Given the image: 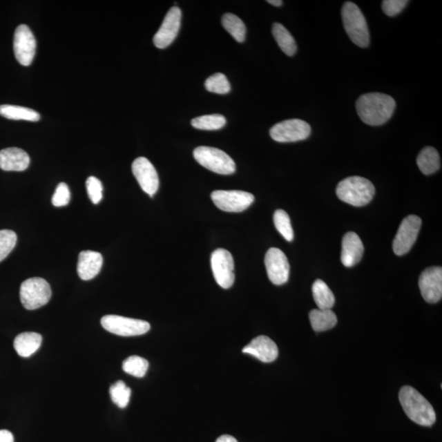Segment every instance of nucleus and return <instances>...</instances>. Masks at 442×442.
Returning a JSON list of instances; mask_svg holds the SVG:
<instances>
[{
    "label": "nucleus",
    "instance_id": "obj_18",
    "mask_svg": "<svg viewBox=\"0 0 442 442\" xmlns=\"http://www.w3.org/2000/svg\"><path fill=\"white\" fill-rule=\"evenodd\" d=\"M364 244L356 233L345 234L342 242L341 260L344 267H352L359 263L364 254Z\"/></svg>",
    "mask_w": 442,
    "mask_h": 442
},
{
    "label": "nucleus",
    "instance_id": "obj_21",
    "mask_svg": "<svg viewBox=\"0 0 442 442\" xmlns=\"http://www.w3.org/2000/svg\"><path fill=\"white\" fill-rule=\"evenodd\" d=\"M42 343V336L37 333H22L15 340V349L21 357L28 358L39 350Z\"/></svg>",
    "mask_w": 442,
    "mask_h": 442
},
{
    "label": "nucleus",
    "instance_id": "obj_4",
    "mask_svg": "<svg viewBox=\"0 0 442 442\" xmlns=\"http://www.w3.org/2000/svg\"><path fill=\"white\" fill-rule=\"evenodd\" d=\"M344 28L352 41L361 48L369 46L370 35L363 12L352 2L344 3L342 10Z\"/></svg>",
    "mask_w": 442,
    "mask_h": 442
},
{
    "label": "nucleus",
    "instance_id": "obj_33",
    "mask_svg": "<svg viewBox=\"0 0 442 442\" xmlns=\"http://www.w3.org/2000/svg\"><path fill=\"white\" fill-rule=\"evenodd\" d=\"M17 234L10 229L0 231V262L10 254L17 243Z\"/></svg>",
    "mask_w": 442,
    "mask_h": 442
},
{
    "label": "nucleus",
    "instance_id": "obj_26",
    "mask_svg": "<svg viewBox=\"0 0 442 442\" xmlns=\"http://www.w3.org/2000/svg\"><path fill=\"white\" fill-rule=\"evenodd\" d=\"M314 300L320 309H331L335 304V297L329 286L321 280H317L312 286Z\"/></svg>",
    "mask_w": 442,
    "mask_h": 442
},
{
    "label": "nucleus",
    "instance_id": "obj_2",
    "mask_svg": "<svg viewBox=\"0 0 442 442\" xmlns=\"http://www.w3.org/2000/svg\"><path fill=\"white\" fill-rule=\"evenodd\" d=\"M399 400L406 415L415 423L426 427L435 423L436 416L432 405L412 387H402Z\"/></svg>",
    "mask_w": 442,
    "mask_h": 442
},
{
    "label": "nucleus",
    "instance_id": "obj_20",
    "mask_svg": "<svg viewBox=\"0 0 442 442\" xmlns=\"http://www.w3.org/2000/svg\"><path fill=\"white\" fill-rule=\"evenodd\" d=\"M30 165V157L24 150L8 148L0 151V169L6 171H23Z\"/></svg>",
    "mask_w": 442,
    "mask_h": 442
},
{
    "label": "nucleus",
    "instance_id": "obj_3",
    "mask_svg": "<svg viewBox=\"0 0 442 442\" xmlns=\"http://www.w3.org/2000/svg\"><path fill=\"white\" fill-rule=\"evenodd\" d=\"M336 193L340 200L354 206H364L372 201L374 184L361 176H352L338 184Z\"/></svg>",
    "mask_w": 442,
    "mask_h": 442
},
{
    "label": "nucleus",
    "instance_id": "obj_35",
    "mask_svg": "<svg viewBox=\"0 0 442 442\" xmlns=\"http://www.w3.org/2000/svg\"><path fill=\"white\" fill-rule=\"evenodd\" d=\"M70 199V190L65 183L57 185L54 196L52 198V205L57 207L68 205Z\"/></svg>",
    "mask_w": 442,
    "mask_h": 442
},
{
    "label": "nucleus",
    "instance_id": "obj_11",
    "mask_svg": "<svg viewBox=\"0 0 442 442\" xmlns=\"http://www.w3.org/2000/svg\"><path fill=\"white\" fill-rule=\"evenodd\" d=\"M211 265L216 282L224 289L231 287L236 280L231 253L225 249H216L211 254Z\"/></svg>",
    "mask_w": 442,
    "mask_h": 442
},
{
    "label": "nucleus",
    "instance_id": "obj_8",
    "mask_svg": "<svg viewBox=\"0 0 442 442\" xmlns=\"http://www.w3.org/2000/svg\"><path fill=\"white\" fill-rule=\"evenodd\" d=\"M311 128L307 122L299 119H291L277 123L273 126L269 135L278 143L298 142L307 140L311 135Z\"/></svg>",
    "mask_w": 442,
    "mask_h": 442
},
{
    "label": "nucleus",
    "instance_id": "obj_23",
    "mask_svg": "<svg viewBox=\"0 0 442 442\" xmlns=\"http://www.w3.org/2000/svg\"><path fill=\"white\" fill-rule=\"evenodd\" d=\"M417 165L424 175L434 174L440 169L441 159L439 152L432 147L424 148L417 157Z\"/></svg>",
    "mask_w": 442,
    "mask_h": 442
},
{
    "label": "nucleus",
    "instance_id": "obj_29",
    "mask_svg": "<svg viewBox=\"0 0 442 442\" xmlns=\"http://www.w3.org/2000/svg\"><path fill=\"white\" fill-rule=\"evenodd\" d=\"M148 362L144 358L137 356H130L123 362L122 369L128 374L136 378H144L148 369Z\"/></svg>",
    "mask_w": 442,
    "mask_h": 442
},
{
    "label": "nucleus",
    "instance_id": "obj_6",
    "mask_svg": "<svg viewBox=\"0 0 442 442\" xmlns=\"http://www.w3.org/2000/svg\"><path fill=\"white\" fill-rule=\"evenodd\" d=\"M52 291L48 282L41 278H30L22 282L20 287L21 304L26 309L33 311L50 302Z\"/></svg>",
    "mask_w": 442,
    "mask_h": 442
},
{
    "label": "nucleus",
    "instance_id": "obj_31",
    "mask_svg": "<svg viewBox=\"0 0 442 442\" xmlns=\"http://www.w3.org/2000/svg\"><path fill=\"white\" fill-rule=\"evenodd\" d=\"M110 396L118 407L126 408L129 404L131 390L123 381H118L110 387Z\"/></svg>",
    "mask_w": 442,
    "mask_h": 442
},
{
    "label": "nucleus",
    "instance_id": "obj_37",
    "mask_svg": "<svg viewBox=\"0 0 442 442\" xmlns=\"http://www.w3.org/2000/svg\"><path fill=\"white\" fill-rule=\"evenodd\" d=\"M0 442H15V437L10 431L0 430Z\"/></svg>",
    "mask_w": 442,
    "mask_h": 442
},
{
    "label": "nucleus",
    "instance_id": "obj_22",
    "mask_svg": "<svg viewBox=\"0 0 442 442\" xmlns=\"http://www.w3.org/2000/svg\"><path fill=\"white\" fill-rule=\"evenodd\" d=\"M309 317L312 329L318 333L334 328L338 323L337 316L332 309H312Z\"/></svg>",
    "mask_w": 442,
    "mask_h": 442
},
{
    "label": "nucleus",
    "instance_id": "obj_14",
    "mask_svg": "<svg viewBox=\"0 0 442 442\" xmlns=\"http://www.w3.org/2000/svg\"><path fill=\"white\" fill-rule=\"evenodd\" d=\"M419 286L427 302H440L442 298V268L432 267L426 269L419 277Z\"/></svg>",
    "mask_w": 442,
    "mask_h": 442
},
{
    "label": "nucleus",
    "instance_id": "obj_38",
    "mask_svg": "<svg viewBox=\"0 0 442 442\" xmlns=\"http://www.w3.org/2000/svg\"><path fill=\"white\" fill-rule=\"evenodd\" d=\"M215 442H238V441L232 436L223 435L220 436Z\"/></svg>",
    "mask_w": 442,
    "mask_h": 442
},
{
    "label": "nucleus",
    "instance_id": "obj_17",
    "mask_svg": "<svg viewBox=\"0 0 442 442\" xmlns=\"http://www.w3.org/2000/svg\"><path fill=\"white\" fill-rule=\"evenodd\" d=\"M242 352L253 356L264 363L275 361L278 356L277 345L267 336H259L242 349Z\"/></svg>",
    "mask_w": 442,
    "mask_h": 442
},
{
    "label": "nucleus",
    "instance_id": "obj_27",
    "mask_svg": "<svg viewBox=\"0 0 442 442\" xmlns=\"http://www.w3.org/2000/svg\"><path fill=\"white\" fill-rule=\"evenodd\" d=\"M222 25L238 43L245 41L247 29L240 17L232 13H225L222 17Z\"/></svg>",
    "mask_w": 442,
    "mask_h": 442
},
{
    "label": "nucleus",
    "instance_id": "obj_34",
    "mask_svg": "<svg viewBox=\"0 0 442 442\" xmlns=\"http://www.w3.org/2000/svg\"><path fill=\"white\" fill-rule=\"evenodd\" d=\"M86 189L88 198L94 204H98L103 199V184L95 176L88 177L86 180Z\"/></svg>",
    "mask_w": 442,
    "mask_h": 442
},
{
    "label": "nucleus",
    "instance_id": "obj_15",
    "mask_svg": "<svg viewBox=\"0 0 442 442\" xmlns=\"http://www.w3.org/2000/svg\"><path fill=\"white\" fill-rule=\"evenodd\" d=\"M181 17H182V13L178 7H172L168 11L161 28L154 35L155 46L158 48H165L175 41L180 28Z\"/></svg>",
    "mask_w": 442,
    "mask_h": 442
},
{
    "label": "nucleus",
    "instance_id": "obj_19",
    "mask_svg": "<svg viewBox=\"0 0 442 442\" xmlns=\"http://www.w3.org/2000/svg\"><path fill=\"white\" fill-rule=\"evenodd\" d=\"M104 258L94 251H83L79 255L77 273L82 280H90L99 275L103 267Z\"/></svg>",
    "mask_w": 442,
    "mask_h": 442
},
{
    "label": "nucleus",
    "instance_id": "obj_7",
    "mask_svg": "<svg viewBox=\"0 0 442 442\" xmlns=\"http://www.w3.org/2000/svg\"><path fill=\"white\" fill-rule=\"evenodd\" d=\"M101 325L109 333L122 337L143 335L151 328L147 321L114 315L102 318Z\"/></svg>",
    "mask_w": 442,
    "mask_h": 442
},
{
    "label": "nucleus",
    "instance_id": "obj_24",
    "mask_svg": "<svg viewBox=\"0 0 442 442\" xmlns=\"http://www.w3.org/2000/svg\"><path fill=\"white\" fill-rule=\"evenodd\" d=\"M0 116L15 121L38 122L41 119L35 110L8 104L0 106Z\"/></svg>",
    "mask_w": 442,
    "mask_h": 442
},
{
    "label": "nucleus",
    "instance_id": "obj_1",
    "mask_svg": "<svg viewBox=\"0 0 442 442\" xmlns=\"http://www.w3.org/2000/svg\"><path fill=\"white\" fill-rule=\"evenodd\" d=\"M357 113L369 126H381L392 117L396 102L391 96L380 93L363 95L356 101Z\"/></svg>",
    "mask_w": 442,
    "mask_h": 442
},
{
    "label": "nucleus",
    "instance_id": "obj_9",
    "mask_svg": "<svg viewBox=\"0 0 442 442\" xmlns=\"http://www.w3.org/2000/svg\"><path fill=\"white\" fill-rule=\"evenodd\" d=\"M211 200L221 211L242 212L253 204V194L240 190H216L211 194Z\"/></svg>",
    "mask_w": 442,
    "mask_h": 442
},
{
    "label": "nucleus",
    "instance_id": "obj_30",
    "mask_svg": "<svg viewBox=\"0 0 442 442\" xmlns=\"http://www.w3.org/2000/svg\"><path fill=\"white\" fill-rule=\"evenodd\" d=\"M273 223L278 233L285 238L287 241L294 240V233L291 227L289 215L284 210H277L273 215Z\"/></svg>",
    "mask_w": 442,
    "mask_h": 442
},
{
    "label": "nucleus",
    "instance_id": "obj_25",
    "mask_svg": "<svg viewBox=\"0 0 442 442\" xmlns=\"http://www.w3.org/2000/svg\"><path fill=\"white\" fill-rule=\"evenodd\" d=\"M272 34L278 46L287 56H294L297 52V44L293 35L280 23L273 25Z\"/></svg>",
    "mask_w": 442,
    "mask_h": 442
},
{
    "label": "nucleus",
    "instance_id": "obj_12",
    "mask_svg": "<svg viewBox=\"0 0 442 442\" xmlns=\"http://www.w3.org/2000/svg\"><path fill=\"white\" fill-rule=\"evenodd\" d=\"M37 50V41L34 35L28 26L22 24L17 26L13 41V50L16 59L23 66L32 64Z\"/></svg>",
    "mask_w": 442,
    "mask_h": 442
},
{
    "label": "nucleus",
    "instance_id": "obj_32",
    "mask_svg": "<svg viewBox=\"0 0 442 442\" xmlns=\"http://www.w3.org/2000/svg\"><path fill=\"white\" fill-rule=\"evenodd\" d=\"M207 91L218 95H227L231 90V84L224 74L212 75L205 82Z\"/></svg>",
    "mask_w": 442,
    "mask_h": 442
},
{
    "label": "nucleus",
    "instance_id": "obj_13",
    "mask_svg": "<svg viewBox=\"0 0 442 442\" xmlns=\"http://www.w3.org/2000/svg\"><path fill=\"white\" fill-rule=\"evenodd\" d=\"M267 275L273 285L286 284L289 278L290 265L287 256L280 249L272 247L269 249L265 258Z\"/></svg>",
    "mask_w": 442,
    "mask_h": 442
},
{
    "label": "nucleus",
    "instance_id": "obj_36",
    "mask_svg": "<svg viewBox=\"0 0 442 442\" xmlns=\"http://www.w3.org/2000/svg\"><path fill=\"white\" fill-rule=\"evenodd\" d=\"M408 3L406 0H385L382 3L383 11L389 17H394L403 11Z\"/></svg>",
    "mask_w": 442,
    "mask_h": 442
},
{
    "label": "nucleus",
    "instance_id": "obj_16",
    "mask_svg": "<svg viewBox=\"0 0 442 442\" xmlns=\"http://www.w3.org/2000/svg\"><path fill=\"white\" fill-rule=\"evenodd\" d=\"M132 172L141 189L153 198L159 188V177L152 163L145 157L137 158L133 162Z\"/></svg>",
    "mask_w": 442,
    "mask_h": 442
},
{
    "label": "nucleus",
    "instance_id": "obj_28",
    "mask_svg": "<svg viewBox=\"0 0 442 442\" xmlns=\"http://www.w3.org/2000/svg\"><path fill=\"white\" fill-rule=\"evenodd\" d=\"M191 125L198 130L216 131L227 125V118L220 114L205 115L193 119Z\"/></svg>",
    "mask_w": 442,
    "mask_h": 442
},
{
    "label": "nucleus",
    "instance_id": "obj_10",
    "mask_svg": "<svg viewBox=\"0 0 442 442\" xmlns=\"http://www.w3.org/2000/svg\"><path fill=\"white\" fill-rule=\"evenodd\" d=\"M422 220L417 215H410L402 221L393 241V251L397 256L408 253L416 242Z\"/></svg>",
    "mask_w": 442,
    "mask_h": 442
},
{
    "label": "nucleus",
    "instance_id": "obj_5",
    "mask_svg": "<svg viewBox=\"0 0 442 442\" xmlns=\"http://www.w3.org/2000/svg\"><path fill=\"white\" fill-rule=\"evenodd\" d=\"M193 157L206 169L219 175H232L236 171V162L222 150L211 147H198Z\"/></svg>",
    "mask_w": 442,
    "mask_h": 442
},
{
    "label": "nucleus",
    "instance_id": "obj_39",
    "mask_svg": "<svg viewBox=\"0 0 442 442\" xmlns=\"http://www.w3.org/2000/svg\"><path fill=\"white\" fill-rule=\"evenodd\" d=\"M267 2L276 7H280L282 4V1H281V0H268Z\"/></svg>",
    "mask_w": 442,
    "mask_h": 442
}]
</instances>
